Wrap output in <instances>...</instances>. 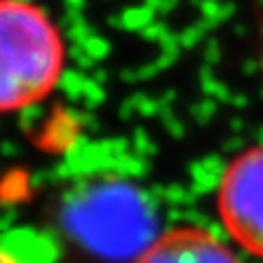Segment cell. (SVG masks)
Masks as SVG:
<instances>
[{
  "instance_id": "1",
  "label": "cell",
  "mask_w": 263,
  "mask_h": 263,
  "mask_svg": "<svg viewBox=\"0 0 263 263\" xmlns=\"http://www.w3.org/2000/svg\"><path fill=\"white\" fill-rule=\"evenodd\" d=\"M66 66L57 24L31 0H0V112H20L53 92Z\"/></svg>"
},
{
  "instance_id": "2",
  "label": "cell",
  "mask_w": 263,
  "mask_h": 263,
  "mask_svg": "<svg viewBox=\"0 0 263 263\" xmlns=\"http://www.w3.org/2000/svg\"><path fill=\"white\" fill-rule=\"evenodd\" d=\"M217 213L230 239L263 259V145L243 149L224 169Z\"/></svg>"
},
{
  "instance_id": "3",
  "label": "cell",
  "mask_w": 263,
  "mask_h": 263,
  "mask_svg": "<svg viewBox=\"0 0 263 263\" xmlns=\"http://www.w3.org/2000/svg\"><path fill=\"white\" fill-rule=\"evenodd\" d=\"M134 263H241L228 243L215 233L182 224L162 230L138 254Z\"/></svg>"
},
{
  "instance_id": "4",
  "label": "cell",
  "mask_w": 263,
  "mask_h": 263,
  "mask_svg": "<svg viewBox=\"0 0 263 263\" xmlns=\"http://www.w3.org/2000/svg\"><path fill=\"white\" fill-rule=\"evenodd\" d=\"M0 263H57L55 248L42 233L15 228L0 235Z\"/></svg>"
}]
</instances>
